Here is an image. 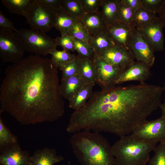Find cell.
<instances>
[{"label": "cell", "mask_w": 165, "mask_h": 165, "mask_svg": "<svg viewBox=\"0 0 165 165\" xmlns=\"http://www.w3.org/2000/svg\"><path fill=\"white\" fill-rule=\"evenodd\" d=\"M164 0H142V6L156 14L159 11Z\"/></svg>", "instance_id": "cell-36"}, {"label": "cell", "mask_w": 165, "mask_h": 165, "mask_svg": "<svg viewBox=\"0 0 165 165\" xmlns=\"http://www.w3.org/2000/svg\"><path fill=\"white\" fill-rule=\"evenodd\" d=\"M124 1L134 12L142 6V0H124Z\"/></svg>", "instance_id": "cell-38"}, {"label": "cell", "mask_w": 165, "mask_h": 165, "mask_svg": "<svg viewBox=\"0 0 165 165\" xmlns=\"http://www.w3.org/2000/svg\"><path fill=\"white\" fill-rule=\"evenodd\" d=\"M86 84L78 75L61 79L59 85L61 94L64 99L68 100Z\"/></svg>", "instance_id": "cell-19"}, {"label": "cell", "mask_w": 165, "mask_h": 165, "mask_svg": "<svg viewBox=\"0 0 165 165\" xmlns=\"http://www.w3.org/2000/svg\"><path fill=\"white\" fill-rule=\"evenodd\" d=\"M44 4L54 9L61 8V0H39Z\"/></svg>", "instance_id": "cell-39"}, {"label": "cell", "mask_w": 165, "mask_h": 165, "mask_svg": "<svg viewBox=\"0 0 165 165\" xmlns=\"http://www.w3.org/2000/svg\"><path fill=\"white\" fill-rule=\"evenodd\" d=\"M131 133L132 136L141 140L165 142V117L161 116L152 120L144 119L135 126Z\"/></svg>", "instance_id": "cell-6"}, {"label": "cell", "mask_w": 165, "mask_h": 165, "mask_svg": "<svg viewBox=\"0 0 165 165\" xmlns=\"http://www.w3.org/2000/svg\"><path fill=\"white\" fill-rule=\"evenodd\" d=\"M19 143L17 136L5 125L0 117V151Z\"/></svg>", "instance_id": "cell-26"}, {"label": "cell", "mask_w": 165, "mask_h": 165, "mask_svg": "<svg viewBox=\"0 0 165 165\" xmlns=\"http://www.w3.org/2000/svg\"><path fill=\"white\" fill-rule=\"evenodd\" d=\"M93 60L96 71L95 83L102 90L116 86V81L124 69L108 63L96 54Z\"/></svg>", "instance_id": "cell-9"}, {"label": "cell", "mask_w": 165, "mask_h": 165, "mask_svg": "<svg viewBox=\"0 0 165 165\" xmlns=\"http://www.w3.org/2000/svg\"><path fill=\"white\" fill-rule=\"evenodd\" d=\"M156 13L141 6L134 12L132 27L138 30L151 22L156 16Z\"/></svg>", "instance_id": "cell-25"}, {"label": "cell", "mask_w": 165, "mask_h": 165, "mask_svg": "<svg viewBox=\"0 0 165 165\" xmlns=\"http://www.w3.org/2000/svg\"><path fill=\"white\" fill-rule=\"evenodd\" d=\"M24 51L16 32L0 29V57L4 63L19 61Z\"/></svg>", "instance_id": "cell-8"}, {"label": "cell", "mask_w": 165, "mask_h": 165, "mask_svg": "<svg viewBox=\"0 0 165 165\" xmlns=\"http://www.w3.org/2000/svg\"><path fill=\"white\" fill-rule=\"evenodd\" d=\"M119 0H102L100 14L107 28L118 22Z\"/></svg>", "instance_id": "cell-18"}, {"label": "cell", "mask_w": 165, "mask_h": 165, "mask_svg": "<svg viewBox=\"0 0 165 165\" xmlns=\"http://www.w3.org/2000/svg\"><path fill=\"white\" fill-rule=\"evenodd\" d=\"M54 40L57 46L61 47L63 50L72 52L75 50L74 38L68 34L57 37Z\"/></svg>", "instance_id": "cell-34"}, {"label": "cell", "mask_w": 165, "mask_h": 165, "mask_svg": "<svg viewBox=\"0 0 165 165\" xmlns=\"http://www.w3.org/2000/svg\"><path fill=\"white\" fill-rule=\"evenodd\" d=\"M159 19L163 27H165V0L164 1L158 13Z\"/></svg>", "instance_id": "cell-40"}, {"label": "cell", "mask_w": 165, "mask_h": 165, "mask_svg": "<svg viewBox=\"0 0 165 165\" xmlns=\"http://www.w3.org/2000/svg\"><path fill=\"white\" fill-rule=\"evenodd\" d=\"M64 159L55 149L48 147L36 150L31 156L32 165H54Z\"/></svg>", "instance_id": "cell-16"}, {"label": "cell", "mask_w": 165, "mask_h": 165, "mask_svg": "<svg viewBox=\"0 0 165 165\" xmlns=\"http://www.w3.org/2000/svg\"><path fill=\"white\" fill-rule=\"evenodd\" d=\"M68 34L74 39L88 42L91 37L85 26L79 19L74 24Z\"/></svg>", "instance_id": "cell-28"}, {"label": "cell", "mask_w": 165, "mask_h": 165, "mask_svg": "<svg viewBox=\"0 0 165 165\" xmlns=\"http://www.w3.org/2000/svg\"><path fill=\"white\" fill-rule=\"evenodd\" d=\"M77 20L61 8L54 9L53 27L60 32L61 36L67 35Z\"/></svg>", "instance_id": "cell-17"}, {"label": "cell", "mask_w": 165, "mask_h": 165, "mask_svg": "<svg viewBox=\"0 0 165 165\" xmlns=\"http://www.w3.org/2000/svg\"><path fill=\"white\" fill-rule=\"evenodd\" d=\"M153 151L154 155L147 165H165V142H160Z\"/></svg>", "instance_id": "cell-33"}, {"label": "cell", "mask_w": 165, "mask_h": 165, "mask_svg": "<svg viewBox=\"0 0 165 165\" xmlns=\"http://www.w3.org/2000/svg\"><path fill=\"white\" fill-rule=\"evenodd\" d=\"M81 58L78 55L59 69L62 71L61 79L78 74Z\"/></svg>", "instance_id": "cell-32"}, {"label": "cell", "mask_w": 165, "mask_h": 165, "mask_svg": "<svg viewBox=\"0 0 165 165\" xmlns=\"http://www.w3.org/2000/svg\"><path fill=\"white\" fill-rule=\"evenodd\" d=\"M24 50L35 54L46 56L51 50L56 49L55 40L45 32L22 28L16 32Z\"/></svg>", "instance_id": "cell-5"}, {"label": "cell", "mask_w": 165, "mask_h": 165, "mask_svg": "<svg viewBox=\"0 0 165 165\" xmlns=\"http://www.w3.org/2000/svg\"><path fill=\"white\" fill-rule=\"evenodd\" d=\"M54 9L34 0L26 17L31 29L45 33L53 28Z\"/></svg>", "instance_id": "cell-7"}, {"label": "cell", "mask_w": 165, "mask_h": 165, "mask_svg": "<svg viewBox=\"0 0 165 165\" xmlns=\"http://www.w3.org/2000/svg\"><path fill=\"white\" fill-rule=\"evenodd\" d=\"M1 165H32L31 156L17 144L0 151Z\"/></svg>", "instance_id": "cell-13"}, {"label": "cell", "mask_w": 165, "mask_h": 165, "mask_svg": "<svg viewBox=\"0 0 165 165\" xmlns=\"http://www.w3.org/2000/svg\"><path fill=\"white\" fill-rule=\"evenodd\" d=\"M134 13L125 2L124 0H119L118 10L119 21L133 28Z\"/></svg>", "instance_id": "cell-30"}, {"label": "cell", "mask_w": 165, "mask_h": 165, "mask_svg": "<svg viewBox=\"0 0 165 165\" xmlns=\"http://www.w3.org/2000/svg\"><path fill=\"white\" fill-rule=\"evenodd\" d=\"M34 0H1V2L11 13L26 17Z\"/></svg>", "instance_id": "cell-24"}, {"label": "cell", "mask_w": 165, "mask_h": 165, "mask_svg": "<svg viewBox=\"0 0 165 165\" xmlns=\"http://www.w3.org/2000/svg\"><path fill=\"white\" fill-rule=\"evenodd\" d=\"M161 110V116L165 117V99L163 103H161L160 107Z\"/></svg>", "instance_id": "cell-41"}, {"label": "cell", "mask_w": 165, "mask_h": 165, "mask_svg": "<svg viewBox=\"0 0 165 165\" xmlns=\"http://www.w3.org/2000/svg\"><path fill=\"white\" fill-rule=\"evenodd\" d=\"M49 54L51 55V60L58 68L74 59L76 56L71 53L69 51L63 50L60 51L55 49L51 50Z\"/></svg>", "instance_id": "cell-29"}, {"label": "cell", "mask_w": 165, "mask_h": 165, "mask_svg": "<svg viewBox=\"0 0 165 165\" xmlns=\"http://www.w3.org/2000/svg\"><path fill=\"white\" fill-rule=\"evenodd\" d=\"M94 85L95 84H91L83 86L68 100L69 107L75 111L83 107L91 96Z\"/></svg>", "instance_id": "cell-23"}, {"label": "cell", "mask_w": 165, "mask_h": 165, "mask_svg": "<svg viewBox=\"0 0 165 165\" xmlns=\"http://www.w3.org/2000/svg\"><path fill=\"white\" fill-rule=\"evenodd\" d=\"M116 45L130 50L135 28L119 21L107 28Z\"/></svg>", "instance_id": "cell-15"}, {"label": "cell", "mask_w": 165, "mask_h": 165, "mask_svg": "<svg viewBox=\"0 0 165 165\" xmlns=\"http://www.w3.org/2000/svg\"><path fill=\"white\" fill-rule=\"evenodd\" d=\"M150 68L142 62L135 61L124 70L117 79L116 85L132 81L144 82L150 75Z\"/></svg>", "instance_id": "cell-14"}, {"label": "cell", "mask_w": 165, "mask_h": 165, "mask_svg": "<svg viewBox=\"0 0 165 165\" xmlns=\"http://www.w3.org/2000/svg\"><path fill=\"white\" fill-rule=\"evenodd\" d=\"M85 14L99 12L102 0H80Z\"/></svg>", "instance_id": "cell-35"}, {"label": "cell", "mask_w": 165, "mask_h": 165, "mask_svg": "<svg viewBox=\"0 0 165 165\" xmlns=\"http://www.w3.org/2000/svg\"><path fill=\"white\" fill-rule=\"evenodd\" d=\"M163 25L157 16L138 30L153 51L164 50V38Z\"/></svg>", "instance_id": "cell-10"}, {"label": "cell", "mask_w": 165, "mask_h": 165, "mask_svg": "<svg viewBox=\"0 0 165 165\" xmlns=\"http://www.w3.org/2000/svg\"><path fill=\"white\" fill-rule=\"evenodd\" d=\"M70 143L81 165H117L112 146L99 133L80 131L72 134Z\"/></svg>", "instance_id": "cell-3"}, {"label": "cell", "mask_w": 165, "mask_h": 165, "mask_svg": "<svg viewBox=\"0 0 165 165\" xmlns=\"http://www.w3.org/2000/svg\"><path fill=\"white\" fill-rule=\"evenodd\" d=\"M98 56L108 63L124 69L135 62V58L130 50L117 45Z\"/></svg>", "instance_id": "cell-11"}, {"label": "cell", "mask_w": 165, "mask_h": 165, "mask_svg": "<svg viewBox=\"0 0 165 165\" xmlns=\"http://www.w3.org/2000/svg\"><path fill=\"white\" fill-rule=\"evenodd\" d=\"M78 74L86 84H95L96 71L94 60L81 58Z\"/></svg>", "instance_id": "cell-22"}, {"label": "cell", "mask_w": 165, "mask_h": 165, "mask_svg": "<svg viewBox=\"0 0 165 165\" xmlns=\"http://www.w3.org/2000/svg\"><path fill=\"white\" fill-rule=\"evenodd\" d=\"M79 20L91 36H95L107 28L102 19L100 11L95 13L85 14Z\"/></svg>", "instance_id": "cell-21"}, {"label": "cell", "mask_w": 165, "mask_h": 165, "mask_svg": "<svg viewBox=\"0 0 165 165\" xmlns=\"http://www.w3.org/2000/svg\"><path fill=\"white\" fill-rule=\"evenodd\" d=\"M60 7L77 19L85 14L80 0H61Z\"/></svg>", "instance_id": "cell-27"}, {"label": "cell", "mask_w": 165, "mask_h": 165, "mask_svg": "<svg viewBox=\"0 0 165 165\" xmlns=\"http://www.w3.org/2000/svg\"><path fill=\"white\" fill-rule=\"evenodd\" d=\"M89 43L97 55L116 45L107 28L95 36H91Z\"/></svg>", "instance_id": "cell-20"}, {"label": "cell", "mask_w": 165, "mask_h": 165, "mask_svg": "<svg viewBox=\"0 0 165 165\" xmlns=\"http://www.w3.org/2000/svg\"><path fill=\"white\" fill-rule=\"evenodd\" d=\"M164 90L165 86L143 82L96 91L92 103L94 116L108 133L120 137L128 135L160 108Z\"/></svg>", "instance_id": "cell-2"}, {"label": "cell", "mask_w": 165, "mask_h": 165, "mask_svg": "<svg viewBox=\"0 0 165 165\" xmlns=\"http://www.w3.org/2000/svg\"><path fill=\"white\" fill-rule=\"evenodd\" d=\"M112 146L117 165H146L157 142L141 140L131 134L122 136Z\"/></svg>", "instance_id": "cell-4"}, {"label": "cell", "mask_w": 165, "mask_h": 165, "mask_svg": "<svg viewBox=\"0 0 165 165\" xmlns=\"http://www.w3.org/2000/svg\"><path fill=\"white\" fill-rule=\"evenodd\" d=\"M57 67L51 59L32 55L7 67L0 87V114L21 124L53 122L62 117L64 102Z\"/></svg>", "instance_id": "cell-1"}, {"label": "cell", "mask_w": 165, "mask_h": 165, "mask_svg": "<svg viewBox=\"0 0 165 165\" xmlns=\"http://www.w3.org/2000/svg\"><path fill=\"white\" fill-rule=\"evenodd\" d=\"M130 49L135 59L151 67L154 63V52L138 30L135 28L130 45Z\"/></svg>", "instance_id": "cell-12"}, {"label": "cell", "mask_w": 165, "mask_h": 165, "mask_svg": "<svg viewBox=\"0 0 165 165\" xmlns=\"http://www.w3.org/2000/svg\"><path fill=\"white\" fill-rule=\"evenodd\" d=\"M0 29L15 32L17 31L13 23L3 14L1 10H0Z\"/></svg>", "instance_id": "cell-37"}, {"label": "cell", "mask_w": 165, "mask_h": 165, "mask_svg": "<svg viewBox=\"0 0 165 165\" xmlns=\"http://www.w3.org/2000/svg\"><path fill=\"white\" fill-rule=\"evenodd\" d=\"M75 50L81 58L93 60L96 54L89 42L74 39Z\"/></svg>", "instance_id": "cell-31"}]
</instances>
